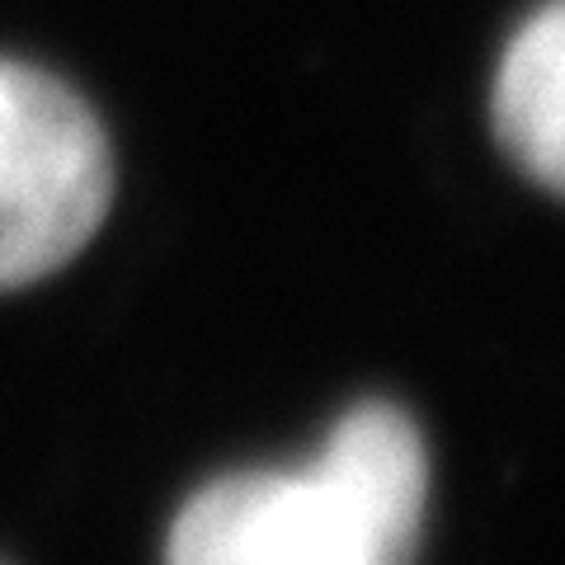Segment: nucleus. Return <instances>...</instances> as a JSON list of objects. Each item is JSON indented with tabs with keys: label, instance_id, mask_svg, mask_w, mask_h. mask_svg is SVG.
Segmentation results:
<instances>
[{
	"label": "nucleus",
	"instance_id": "obj_1",
	"mask_svg": "<svg viewBox=\"0 0 565 565\" xmlns=\"http://www.w3.org/2000/svg\"><path fill=\"white\" fill-rule=\"evenodd\" d=\"M429 452L392 401L334 419L307 467L232 471L174 514L166 565H411Z\"/></svg>",
	"mask_w": 565,
	"mask_h": 565
},
{
	"label": "nucleus",
	"instance_id": "obj_3",
	"mask_svg": "<svg viewBox=\"0 0 565 565\" xmlns=\"http://www.w3.org/2000/svg\"><path fill=\"white\" fill-rule=\"evenodd\" d=\"M504 156L546 193L565 184V6L546 0L509 39L490 99Z\"/></svg>",
	"mask_w": 565,
	"mask_h": 565
},
{
	"label": "nucleus",
	"instance_id": "obj_2",
	"mask_svg": "<svg viewBox=\"0 0 565 565\" xmlns=\"http://www.w3.org/2000/svg\"><path fill=\"white\" fill-rule=\"evenodd\" d=\"M114 203L99 118L47 71L0 62V292L76 259Z\"/></svg>",
	"mask_w": 565,
	"mask_h": 565
},
{
	"label": "nucleus",
	"instance_id": "obj_4",
	"mask_svg": "<svg viewBox=\"0 0 565 565\" xmlns=\"http://www.w3.org/2000/svg\"><path fill=\"white\" fill-rule=\"evenodd\" d=\"M0 565H6V561H0Z\"/></svg>",
	"mask_w": 565,
	"mask_h": 565
}]
</instances>
